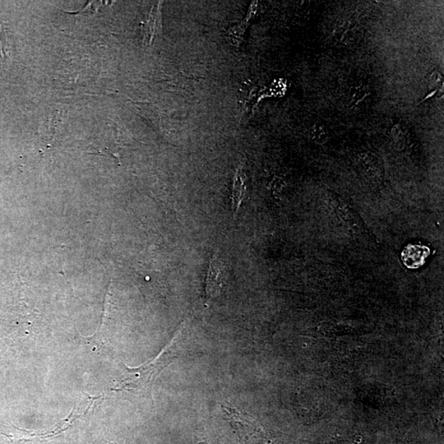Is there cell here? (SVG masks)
<instances>
[{"label": "cell", "instance_id": "1", "mask_svg": "<svg viewBox=\"0 0 444 444\" xmlns=\"http://www.w3.org/2000/svg\"><path fill=\"white\" fill-rule=\"evenodd\" d=\"M184 325L185 323H182L173 339L154 360H151V362L137 368L127 367L126 378L119 382L117 390L133 393L150 392L156 378L174 359L177 358L179 340L183 336Z\"/></svg>", "mask_w": 444, "mask_h": 444}, {"label": "cell", "instance_id": "2", "mask_svg": "<svg viewBox=\"0 0 444 444\" xmlns=\"http://www.w3.org/2000/svg\"><path fill=\"white\" fill-rule=\"evenodd\" d=\"M430 256V249L423 244H410L401 253L404 265L410 269H417L422 267Z\"/></svg>", "mask_w": 444, "mask_h": 444}, {"label": "cell", "instance_id": "3", "mask_svg": "<svg viewBox=\"0 0 444 444\" xmlns=\"http://www.w3.org/2000/svg\"><path fill=\"white\" fill-rule=\"evenodd\" d=\"M219 256L215 253L212 257L208 267L206 281V295L207 299L216 297L220 294L222 286V268Z\"/></svg>", "mask_w": 444, "mask_h": 444}, {"label": "cell", "instance_id": "4", "mask_svg": "<svg viewBox=\"0 0 444 444\" xmlns=\"http://www.w3.org/2000/svg\"><path fill=\"white\" fill-rule=\"evenodd\" d=\"M161 31V2L154 4L151 8L149 16L143 25L142 35L143 43L146 45H151L156 36Z\"/></svg>", "mask_w": 444, "mask_h": 444}, {"label": "cell", "instance_id": "5", "mask_svg": "<svg viewBox=\"0 0 444 444\" xmlns=\"http://www.w3.org/2000/svg\"><path fill=\"white\" fill-rule=\"evenodd\" d=\"M360 165L365 174L371 179H381L383 175V164L376 155L367 152L360 156Z\"/></svg>", "mask_w": 444, "mask_h": 444}, {"label": "cell", "instance_id": "6", "mask_svg": "<svg viewBox=\"0 0 444 444\" xmlns=\"http://www.w3.org/2000/svg\"><path fill=\"white\" fill-rule=\"evenodd\" d=\"M245 191H246V189H245L244 174L242 169L238 168L234 177L232 197H231L233 214L235 216L237 214L239 207L242 205L245 195Z\"/></svg>", "mask_w": 444, "mask_h": 444}, {"label": "cell", "instance_id": "7", "mask_svg": "<svg viewBox=\"0 0 444 444\" xmlns=\"http://www.w3.org/2000/svg\"><path fill=\"white\" fill-rule=\"evenodd\" d=\"M343 29L341 32V40L344 45H355L359 43L363 38L364 30L362 26L349 22Z\"/></svg>", "mask_w": 444, "mask_h": 444}, {"label": "cell", "instance_id": "8", "mask_svg": "<svg viewBox=\"0 0 444 444\" xmlns=\"http://www.w3.org/2000/svg\"><path fill=\"white\" fill-rule=\"evenodd\" d=\"M369 94V89L364 85H356L350 87L349 99L351 103L357 105L365 99Z\"/></svg>", "mask_w": 444, "mask_h": 444}, {"label": "cell", "instance_id": "9", "mask_svg": "<svg viewBox=\"0 0 444 444\" xmlns=\"http://www.w3.org/2000/svg\"><path fill=\"white\" fill-rule=\"evenodd\" d=\"M309 136L312 140L318 143V145H325L328 140L327 132L325 126L321 124H314L311 128Z\"/></svg>", "mask_w": 444, "mask_h": 444}, {"label": "cell", "instance_id": "10", "mask_svg": "<svg viewBox=\"0 0 444 444\" xmlns=\"http://www.w3.org/2000/svg\"><path fill=\"white\" fill-rule=\"evenodd\" d=\"M3 31L2 27H0V71H1L4 64H6V59H8L9 55H10V53H9L8 50V45L4 43V40L6 39V34L4 32L3 36H2Z\"/></svg>", "mask_w": 444, "mask_h": 444}, {"label": "cell", "instance_id": "11", "mask_svg": "<svg viewBox=\"0 0 444 444\" xmlns=\"http://www.w3.org/2000/svg\"><path fill=\"white\" fill-rule=\"evenodd\" d=\"M392 138L397 147H402L405 143V133L400 124L392 128Z\"/></svg>", "mask_w": 444, "mask_h": 444}, {"label": "cell", "instance_id": "12", "mask_svg": "<svg viewBox=\"0 0 444 444\" xmlns=\"http://www.w3.org/2000/svg\"><path fill=\"white\" fill-rule=\"evenodd\" d=\"M442 81V75L441 73L438 72H434L432 74L431 78H430V86L436 89L439 84H441Z\"/></svg>", "mask_w": 444, "mask_h": 444}, {"label": "cell", "instance_id": "13", "mask_svg": "<svg viewBox=\"0 0 444 444\" xmlns=\"http://www.w3.org/2000/svg\"><path fill=\"white\" fill-rule=\"evenodd\" d=\"M198 444H207V443H198Z\"/></svg>", "mask_w": 444, "mask_h": 444}]
</instances>
